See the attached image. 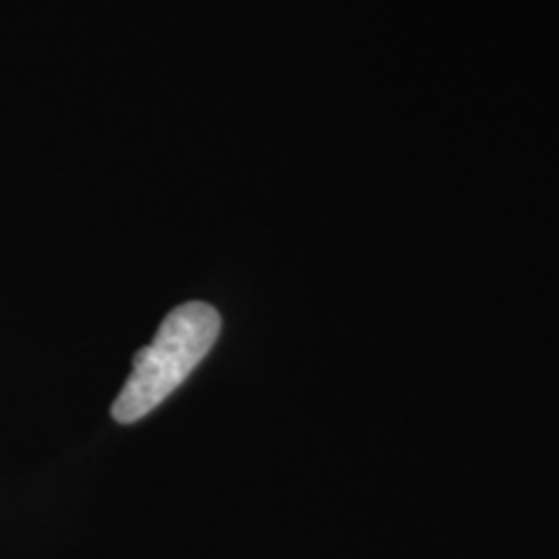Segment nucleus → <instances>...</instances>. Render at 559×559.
<instances>
[{
  "label": "nucleus",
  "mask_w": 559,
  "mask_h": 559,
  "mask_svg": "<svg viewBox=\"0 0 559 559\" xmlns=\"http://www.w3.org/2000/svg\"><path fill=\"white\" fill-rule=\"evenodd\" d=\"M221 334V313L202 300L174 309L158 326L156 340L143 347L132 362V373L117 396L111 417L130 425L151 415L166 402L192 370L205 360Z\"/></svg>",
  "instance_id": "obj_1"
}]
</instances>
